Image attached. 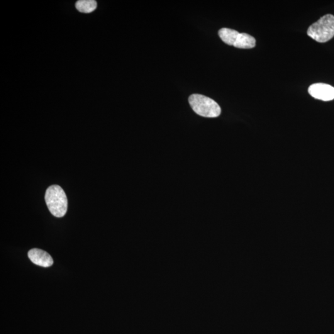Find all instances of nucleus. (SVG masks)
<instances>
[{"label":"nucleus","instance_id":"obj_4","mask_svg":"<svg viewBox=\"0 0 334 334\" xmlns=\"http://www.w3.org/2000/svg\"><path fill=\"white\" fill-rule=\"evenodd\" d=\"M221 40L228 45L242 49H250L256 46V39L246 33H240L233 29L223 28L219 31Z\"/></svg>","mask_w":334,"mask_h":334},{"label":"nucleus","instance_id":"obj_7","mask_svg":"<svg viewBox=\"0 0 334 334\" xmlns=\"http://www.w3.org/2000/svg\"><path fill=\"white\" fill-rule=\"evenodd\" d=\"M97 3L94 0H80L75 3L78 11L84 13H90L97 8Z\"/></svg>","mask_w":334,"mask_h":334},{"label":"nucleus","instance_id":"obj_3","mask_svg":"<svg viewBox=\"0 0 334 334\" xmlns=\"http://www.w3.org/2000/svg\"><path fill=\"white\" fill-rule=\"evenodd\" d=\"M307 34L319 43L327 42L334 37V16L326 14L309 27Z\"/></svg>","mask_w":334,"mask_h":334},{"label":"nucleus","instance_id":"obj_1","mask_svg":"<svg viewBox=\"0 0 334 334\" xmlns=\"http://www.w3.org/2000/svg\"><path fill=\"white\" fill-rule=\"evenodd\" d=\"M46 204L53 216L63 218L68 210V199L64 190L58 185L48 187L45 195Z\"/></svg>","mask_w":334,"mask_h":334},{"label":"nucleus","instance_id":"obj_6","mask_svg":"<svg viewBox=\"0 0 334 334\" xmlns=\"http://www.w3.org/2000/svg\"><path fill=\"white\" fill-rule=\"evenodd\" d=\"M28 257L34 264L39 266L48 267L53 264V260L51 256L40 249L34 248L29 251Z\"/></svg>","mask_w":334,"mask_h":334},{"label":"nucleus","instance_id":"obj_2","mask_svg":"<svg viewBox=\"0 0 334 334\" xmlns=\"http://www.w3.org/2000/svg\"><path fill=\"white\" fill-rule=\"evenodd\" d=\"M189 103L196 114L206 118H216L221 113V108L213 99L200 94H192Z\"/></svg>","mask_w":334,"mask_h":334},{"label":"nucleus","instance_id":"obj_5","mask_svg":"<svg viewBox=\"0 0 334 334\" xmlns=\"http://www.w3.org/2000/svg\"><path fill=\"white\" fill-rule=\"evenodd\" d=\"M308 92L314 98L321 101H331L334 99V87L324 83L312 84Z\"/></svg>","mask_w":334,"mask_h":334}]
</instances>
